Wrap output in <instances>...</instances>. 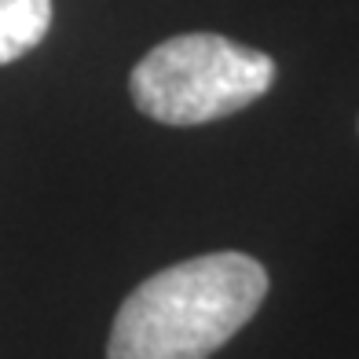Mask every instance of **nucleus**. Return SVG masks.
Returning <instances> with one entry per match:
<instances>
[{"label": "nucleus", "instance_id": "nucleus-1", "mask_svg": "<svg viewBox=\"0 0 359 359\" xmlns=\"http://www.w3.org/2000/svg\"><path fill=\"white\" fill-rule=\"evenodd\" d=\"M264 297V264L238 250L180 260L125 297L107 359H209L257 316Z\"/></svg>", "mask_w": 359, "mask_h": 359}, {"label": "nucleus", "instance_id": "nucleus-2", "mask_svg": "<svg viewBox=\"0 0 359 359\" xmlns=\"http://www.w3.org/2000/svg\"><path fill=\"white\" fill-rule=\"evenodd\" d=\"M275 85V59L220 34H180L128 74L133 103L161 125L191 128L246 110Z\"/></svg>", "mask_w": 359, "mask_h": 359}, {"label": "nucleus", "instance_id": "nucleus-3", "mask_svg": "<svg viewBox=\"0 0 359 359\" xmlns=\"http://www.w3.org/2000/svg\"><path fill=\"white\" fill-rule=\"evenodd\" d=\"M52 0H0V67L22 59L48 37Z\"/></svg>", "mask_w": 359, "mask_h": 359}]
</instances>
